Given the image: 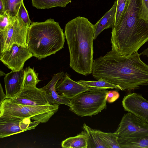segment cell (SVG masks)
Instances as JSON below:
<instances>
[{
  "instance_id": "6",
  "label": "cell",
  "mask_w": 148,
  "mask_h": 148,
  "mask_svg": "<svg viewBox=\"0 0 148 148\" xmlns=\"http://www.w3.org/2000/svg\"><path fill=\"white\" fill-rule=\"evenodd\" d=\"M108 91L91 89L83 92L71 99L69 110L81 117L96 115L106 108Z\"/></svg>"
},
{
  "instance_id": "1",
  "label": "cell",
  "mask_w": 148,
  "mask_h": 148,
  "mask_svg": "<svg viewBox=\"0 0 148 148\" xmlns=\"http://www.w3.org/2000/svg\"><path fill=\"white\" fill-rule=\"evenodd\" d=\"M138 52L119 55L111 50L94 60L92 74L96 80L104 79L129 92L148 85V65Z\"/></svg>"
},
{
  "instance_id": "31",
  "label": "cell",
  "mask_w": 148,
  "mask_h": 148,
  "mask_svg": "<svg viewBox=\"0 0 148 148\" xmlns=\"http://www.w3.org/2000/svg\"><path fill=\"white\" fill-rule=\"evenodd\" d=\"M5 13L3 4L2 0H0V15H1Z\"/></svg>"
},
{
  "instance_id": "5",
  "label": "cell",
  "mask_w": 148,
  "mask_h": 148,
  "mask_svg": "<svg viewBox=\"0 0 148 148\" xmlns=\"http://www.w3.org/2000/svg\"><path fill=\"white\" fill-rule=\"evenodd\" d=\"M58 105L30 106L17 104L6 98L0 104V117L24 119L29 118L45 123L58 111Z\"/></svg>"
},
{
  "instance_id": "32",
  "label": "cell",
  "mask_w": 148,
  "mask_h": 148,
  "mask_svg": "<svg viewBox=\"0 0 148 148\" xmlns=\"http://www.w3.org/2000/svg\"><path fill=\"white\" fill-rule=\"evenodd\" d=\"M140 56L143 55V56H146L148 58V48H147L142 53L140 54Z\"/></svg>"
},
{
  "instance_id": "8",
  "label": "cell",
  "mask_w": 148,
  "mask_h": 148,
  "mask_svg": "<svg viewBox=\"0 0 148 148\" xmlns=\"http://www.w3.org/2000/svg\"><path fill=\"white\" fill-rule=\"evenodd\" d=\"M115 132L118 137H145L148 136V123L128 112L123 116Z\"/></svg>"
},
{
  "instance_id": "15",
  "label": "cell",
  "mask_w": 148,
  "mask_h": 148,
  "mask_svg": "<svg viewBox=\"0 0 148 148\" xmlns=\"http://www.w3.org/2000/svg\"><path fill=\"white\" fill-rule=\"evenodd\" d=\"M24 70L12 71L6 74L4 78L7 98L16 95L23 88Z\"/></svg>"
},
{
  "instance_id": "23",
  "label": "cell",
  "mask_w": 148,
  "mask_h": 148,
  "mask_svg": "<svg viewBox=\"0 0 148 148\" xmlns=\"http://www.w3.org/2000/svg\"><path fill=\"white\" fill-rule=\"evenodd\" d=\"M40 81L38 78V74L36 73L34 68L29 66L24 70L23 88L36 87V85Z\"/></svg>"
},
{
  "instance_id": "7",
  "label": "cell",
  "mask_w": 148,
  "mask_h": 148,
  "mask_svg": "<svg viewBox=\"0 0 148 148\" xmlns=\"http://www.w3.org/2000/svg\"><path fill=\"white\" fill-rule=\"evenodd\" d=\"M28 27L17 16L13 19L5 30L0 31V52L8 50L14 44L27 47Z\"/></svg>"
},
{
  "instance_id": "2",
  "label": "cell",
  "mask_w": 148,
  "mask_h": 148,
  "mask_svg": "<svg viewBox=\"0 0 148 148\" xmlns=\"http://www.w3.org/2000/svg\"><path fill=\"white\" fill-rule=\"evenodd\" d=\"M142 0H130L121 19L112 28V50L119 55L138 52L148 42V22L139 16Z\"/></svg>"
},
{
  "instance_id": "22",
  "label": "cell",
  "mask_w": 148,
  "mask_h": 148,
  "mask_svg": "<svg viewBox=\"0 0 148 148\" xmlns=\"http://www.w3.org/2000/svg\"><path fill=\"white\" fill-rule=\"evenodd\" d=\"M5 13L11 21L17 15L23 0H2Z\"/></svg>"
},
{
  "instance_id": "3",
  "label": "cell",
  "mask_w": 148,
  "mask_h": 148,
  "mask_svg": "<svg viewBox=\"0 0 148 148\" xmlns=\"http://www.w3.org/2000/svg\"><path fill=\"white\" fill-rule=\"evenodd\" d=\"M64 33L70 54V67L83 75L92 73L94 25L87 18L78 16L66 24Z\"/></svg>"
},
{
  "instance_id": "30",
  "label": "cell",
  "mask_w": 148,
  "mask_h": 148,
  "mask_svg": "<svg viewBox=\"0 0 148 148\" xmlns=\"http://www.w3.org/2000/svg\"><path fill=\"white\" fill-rule=\"evenodd\" d=\"M0 104L6 99L7 98L6 94H5L3 90L1 84H0Z\"/></svg>"
},
{
  "instance_id": "27",
  "label": "cell",
  "mask_w": 148,
  "mask_h": 148,
  "mask_svg": "<svg viewBox=\"0 0 148 148\" xmlns=\"http://www.w3.org/2000/svg\"><path fill=\"white\" fill-rule=\"evenodd\" d=\"M139 16L140 18L148 22V0H142Z\"/></svg>"
},
{
  "instance_id": "12",
  "label": "cell",
  "mask_w": 148,
  "mask_h": 148,
  "mask_svg": "<svg viewBox=\"0 0 148 148\" xmlns=\"http://www.w3.org/2000/svg\"><path fill=\"white\" fill-rule=\"evenodd\" d=\"M122 104L124 110L148 123V101L140 94L131 93L124 97Z\"/></svg>"
},
{
  "instance_id": "28",
  "label": "cell",
  "mask_w": 148,
  "mask_h": 148,
  "mask_svg": "<svg viewBox=\"0 0 148 148\" xmlns=\"http://www.w3.org/2000/svg\"><path fill=\"white\" fill-rule=\"evenodd\" d=\"M11 21L6 13L0 15V31L5 30Z\"/></svg>"
},
{
  "instance_id": "10",
  "label": "cell",
  "mask_w": 148,
  "mask_h": 148,
  "mask_svg": "<svg viewBox=\"0 0 148 148\" xmlns=\"http://www.w3.org/2000/svg\"><path fill=\"white\" fill-rule=\"evenodd\" d=\"M29 118L24 119L0 117V137H8L25 131L34 129L40 123L31 121Z\"/></svg>"
},
{
  "instance_id": "9",
  "label": "cell",
  "mask_w": 148,
  "mask_h": 148,
  "mask_svg": "<svg viewBox=\"0 0 148 148\" xmlns=\"http://www.w3.org/2000/svg\"><path fill=\"white\" fill-rule=\"evenodd\" d=\"M33 56L27 47L13 44L8 50L0 53V61L12 71L23 69L24 63Z\"/></svg>"
},
{
  "instance_id": "20",
  "label": "cell",
  "mask_w": 148,
  "mask_h": 148,
  "mask_svg": "<svg viewBox=\"0 0 148 148\" xmlns=\"http://www.w3.org/2000/svg\"><path fill=\"white\" fill-rule=\"evenodd\" d=\"M77 82L92 89H115L120 90V88L118 86L112 84L102 79H100L95 81H87L81 80Z\"/></svg>"
},
{
  "instance_id": "25",
  "label": "cell",
  "mask_w": 148,
  "mask_h": 148,
  "mask_svg": "<svg viewBox=\"0 0 148 148\" xmlns=\"http://www.w3.org/2000/svg\"><path fill=\"white\" fill-rule=\"evenodd\" d=\"M129 0H116V8L114 26L117 25L120 21L128 4Z\"/></svg>"
},
{
  "instance_id": "14",
  "label": "cell",
  "mask_w": 148,
  "mask_h": 148,
  "mask_svg": "<svg viewBox=\"0 0 148 148\" xmlns=\"http://www.w3.org/2000/svg\"><path fill=\"white\" fill-rule=\"evenodd\" d=\"M64 75L62 71L54 74L48 83L41 88L45 92L47 99L51 105L64 104L69 107L71 106V100L59 95L55 89L57 83Z\"/></svg>"
},
{
  "instance_id": "13",
  "label": "cell",
  "mask_w": 148,
  "mask_h": 148,
  "mask_svg": "<svg viewBox=\"0 0 148 148\" xmlns=\"http://www.w3.org/2000/svg\"><path fill=\"white\" fill-rule=\"evenodd\" d=\"M55 89L59 95L70 99L83 92L91 89L72 80L66 73L58 82Z\"/></svg>"
},
{
  "instance_id": "4",
  "label": "cell",
  "mask_w": 148,
  "mask_h": 148,
  "mask_svg": "<svg viewBox=\"0 0 148 148\" xmlns=\"http://www.w3.org/2000/svg\"><path fill=\"white\" fill-rule=\"evenodd\" d=\"M65 38L58 23L50 18L42 22H32L27 34V47L38 59L55 54L64 47Z\"/></svg>"
},
{
  "instance_id": "26",
  "label": "cell",
  "mask_w": 148,
  "mask_h": 148,
  "mask_svg": "<svg viewBox=\"0 0 148 148\" xmlns=\"http://www.w3.org/2000/svg\"><path fill=\"white\" fill-rule=\"evenodd\" d=\"M17 16L28 27L32 23L29 19L28 12L24 5L23 1L22 2Z\"/></svg>"
},
{
  "instance_id": "17",
  "label": "cell",
  "mask_w": 148,
  "mask_h": 148,
  "mask_svg": "<svg viewBox=\"0 0 148 148\" xmlns=\"http://www.w3.org/2000/svg\"><path fill=\"white\" fill-rule=\"evenodd\" d=\"M88 139L87 134L84 130L76 136L62 141L61 145L64 148H87Z\"/></svg>"
},
{
  "instance_id": "21",
  "label": "cell",
  "mask_w": 148,
  "mask_h": 148,
  "mask_svg": "<svg viewBox=\"0 0 148 148\" xmlns=\"http://www.w3.org/2000/svg\"><path fill=\"white\" fill-rule=\"evenodd\" d=\"M71 0H32L33 6L38 9H49L61 7H65Z\"/></svg>"
},
{
  "instance_id": "11",
  "label": "cell",
  "mask_w": 148,
  "mask_h": 148,
  "mask_svg": "<svg viewBox=\"0 0 148 148\" xmlns=\"http://www.w3.org/2000/svg\"><path fill=\"white\" fill-rule=\"evenodd\" d=\"M13 103L30 106L50 105L42 88L31 87L22 89L16 95L9 99Z\"/></svg>"
},
{
  "instance_id": "18",
  "label": "cell",
  "mask_w": 148,
  "mask_h": 148,
  "mask_svg": "<svg viewBox=\"0 0 148 148\" xmlns=\"http://www.w3.org/2000/svg\"><path fill=\"white\" fill-rule=\"evenodd\" d=\"M121 148H148V136L139 138L118 137Z\"/></svg>"
},
{
  "instance_id": "29",
  "label": "cell",
  "mask_w": 148,
  "mask_h": 148,
  "mask_svg": "<svg viewBox=\"0 0 148 148\" xmlns=\"http://www.w3.org/2000/svg\"><path fill=\"white\" fill-rule=\"evenodd\" d=\"M119 93L116 90L108 91L107 101L109 103H112L117 100L119 97Z\"/></svg>"
},
{
  "instance_id": "16",
  "label": "cell",
  "mask_w": 148,
  "mask_h": 148,
  "mask_svg": "<svg viewBox=\"0 0 148 148\" xmlns=\"http://www.w3.org/2000/svg\"><path fill=\"white\" fill-rule=\"evenodd\" d=\"M117 1L114 2L111 8L95 24L94 40L104 29L112 28L114 25L116 8Z\"/></svg>"
},
{
  "instance_id": "19",
  "label": "cell",
  "mask_w": 148,
  "mask_h": 148,
  "mask_svg": "<svg viewBox=\"0 0 148 148\" xmlns=\"http://www.w3.org/2000/svg\"><path fill=\"white\" fill-rule=\"evenodd\" d=\"M88 136L87 148H109L107 145L93 129L84 123L82 127Z\"/></svg>"
},
{
  "instance_id": "24",
  "label": "cell",
  "mask_w": 148,
  "mask_h": 148,
  "mask_svg": "<svg viewBox=\"0 0 148 148\" xmlns=\"http://www.w3.org/2000/svg\"><path fill=\"white\" fill-rule=\"evenodd\" d=\"M97 134L107 145L109 148H121L119 144L117 134L114 133L103 132L99 130H96Z\"/></svg>"
}]
</instances>
